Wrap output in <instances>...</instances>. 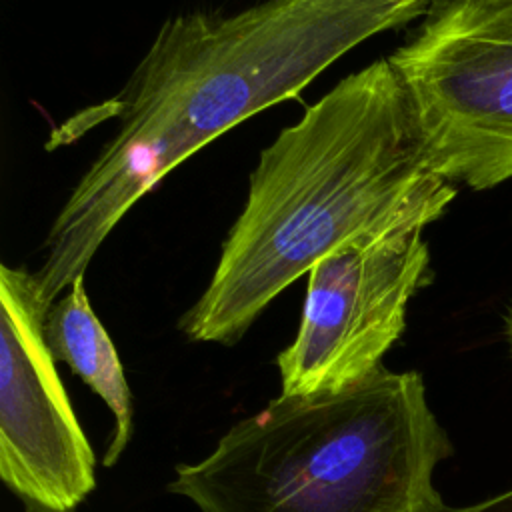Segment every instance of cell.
Returning <instances> with one entry per match:
<instances>
[{
  "mask_svg": "<svg viewBox=\"0 0 512 512\" xmlns=\"http://www.w3.org/2000/svg\"><path fill=\"white\" fill-rule=\"evenodd\" d=\"M430 2H436V0H430Z\"/></svg>",
  "mask_w": 512,
  "mask_h": 512,
  "instance_id": "cell-10",
  "label": "cell"
},
{
  "mask_svg": "<svg viewBox=\"0 0 512 512\" xmlns=\"http://www.w3.org/2000/svg\"><path fill=\"white\" fill-rule=\"evenodd\" d=\"M388 60L444 180H512V0H436Z\"/></svg>",
  "mask_w": 512,
  "mask_h": 512,
  "instance_id": "cell-4",
  "label": "cell"
},
{
  "mask_svg": "<svg viewBox=\"0 0 512 512\" xmlns=\"http://www.w3.org/2000/svg\"><path fill=\"white\" fill-rule=\"evenodd\" d=\"M432 4L264 0L234 14L168 18L124 88L94 112V122L112 118L118 128L48 228L34 272L46 302L84 276L130 208L186 158Z\"/></svg>",
  "mask_w": 512,
  "mask_h": 512,
  "instance_id": "cell-1",
  "label": "cell"
},
{
  "mask_svg": "<svg viewBox=\"0 0 512 512\" xmlns=\"http://www.w3.org/2000/svg\"><path fill=\"white\" fill-rule=\"evenodd\" d=\"M452 452L422 374L380 366L340 392L280 394L168 490L200 512H438L432 476Z\"/></svg>",
  "mask_w": 512,
  "mask_h": 512,
  "instance_id": "cell-3",
  "label": "cell"
},
{
  "mask_svg": "<svg viewBox=\"0 0 512 512\" xmlns=\"http://www.w3.org/2000/svg\"><path fill=\"white\" fill-rule=\"evenodd\" d=\"M428 282L424 230L358 238L318 260L298 334L276 358L282 394L340 392L366 380L402 336L408 302Z\"/></svg>",
  "mask_w": 512,
  "mask_h": 512,
  "instance_id": "cell-5",
  "label": "cell"
},
{
  "mask_svg": "<svg viewBox=\"0 0 512 512\" xmlns=\"http://www.w3.org/2000/svg\"><path fill=\"white\" fill-rule=\"evenodd\" d=\"M506 334H508L510 352H512V304H510V310H508V318H506Z\"/></svg>",
  "mask_w": 512,
  "mask_h": 512,
  "instance_id": "cell-9",
  "label": "cell"
},
{
  "mask_svg": "<svg viewBox=\"0 0 512 512\" xmlns=\"http://www.w3.org/2000/svg\"><path fill=\"white\" fill-rule=\"evenodd\" d=\"M44 338L54 360L66 362L110 408L114 428L102 464H116L134 430L132 394L116 346L90 306L84 276L76 278L52 302L44 322Z\"/></svg>",
  "mask_w": 512,
  "mask_h": 512,
  "instance_id": "cell-7",
  "label": "cell"
},
{
  "mask_svg": "<svg viewBox=\"0 0 512 512\" xmlns=\"http://www.w3.org/2000/svg\"><path fill=\"white\" fill-rule=\"evenodd\" d=\"M438 512H512V488L470 506H442Z\"/></svg>",
  "mask_w": 512,
  "mask_h": 512,
  "instance_id": "cell-8",
  "label": "cell"
},
{
  "mask_svg": "<svg viewBox=\"0 0 512 512\" xmlns=\"http://www.w3.org/2000/svg\"><path fill=\"white\" fill-rule=\"evenodd\" d=\"M456 196L430 164L388 58L342 78L260 152L214 274L178 328L234 344L260 312L346 242L426 230Z\"/></svg>",
  "mask_w": 512,
  "mask_h": 512,
  "instance_id": "cell-2",
  "label": "cell"
},
{
  "mask_svg": "<svg viewBox=\"0 0 512 512\" xmlns=\"http://www.w3.org/2000/svg\"><path fill=\"white\" fill-rule=\"evenodd\" d=\"M50 306L34 272L0 266V476L26 512H76L96 460L44 338Z\"/></svg>",
  "mask_w": 512,
  "mask_h": 512,
  "instance_id": "cell-6",
  "label": "cell"
}]
</instances>
